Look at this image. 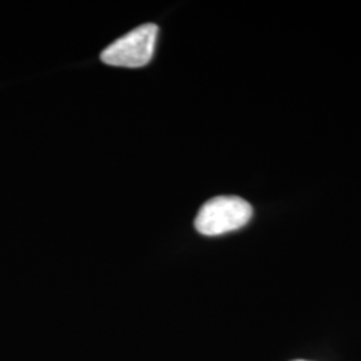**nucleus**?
Returning a JSON list of instances; mask_svg holds the SVG:
<instances>
[{
  "instance_id": "nucleus-1",
  "label": "nucleus",
  "mask_w": 361,
  "mask_h": 361,
  "mask_svg": "<svg viewBox=\"0 0 361 361\" xmlns=\"http://www.w3.org/2000/svg\"><path fill=\"white\" fill-rule=\"evenodd\" d=\"M253 216L249 202L240 197H214L200 209L194 225L204 235H221L244 228Z\"/></svg>"
},
{
  "instance_id": "nucleus-2",
  "label": "nucleus",
  "mask_w": 361,
  "mask_h": 361,
  "mask_svg": "<svg viewBox=\"0 0 361 361\" xmlns=\"http://www.w3.org/2000/svg\"><path fill=\"white\" fill-rule=\"evenodd\" d=\"M158 27L143 25L110 44L101 55L106 65L138 68L147 65L154 55Z\"/></svg>"
},
{
  "instance_id": "nucleus-3",
  "label": "nucleus",
  "mask_w": 361,
  "mask_h": 361,
  "mask_svg": "<svg viewBox=\"0 0 361 361\" xmlns=\"http://www.w3.org/2000/svg\"><path fill=\"white\" fill-rule=\"evenodd\" d=\"M295 361H305V360H295Z\"/></svg>"
}]
</instances>
